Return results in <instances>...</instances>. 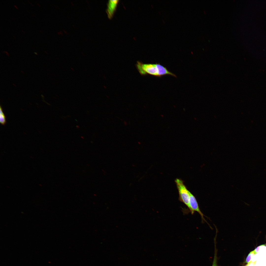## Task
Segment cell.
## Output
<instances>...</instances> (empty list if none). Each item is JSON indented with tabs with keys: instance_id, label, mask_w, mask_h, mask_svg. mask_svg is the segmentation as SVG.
I'll return each instance as SVG.
<instances>
[{
	"instance_id": "3",
	"label": "cell",
	"mask_w": 266,
	"mask_h": 266,
	"mask_svg": "<svg viewBox=\"0 0 266 266\" xmlns=\"http://www.w3.org/2000/svg\"><path fill=\"white\" fill-rule=\"evenodd\" d=\"M189 211L192 214H193L195 211L198 212L201 216L202 222H207L204 218L203 215L199 208L197 200L194 196L190 192V198L189 205L188 207Z\"/></svg>"
},
{
	"instance_id": "5",
	"label": "cell",
	"mask_w": 266,
	"mask_h": 266,
	"mask_svg": "<svg viewBox=\"0 0 266 266\" xmlns=\"http://www.w3.org/2000/svg\"><path fill=\"white\" fill-rule=\"evenodd\" d=\"M0 122L2 125H4L6 122V118L1 106L0 107Z\"/></svg>"
},
{
	"instance_id": "4",
	"label": "cell",
	"mask_w": 266,
	"mask_h": 266,
	"mask_svg": "<svg viewBox=\"0 0 266 266\" xmlns=\"http://www.w3.org/2000/svg\"><path fill=\"white\" fill-rule=\"evenodd\" d=\"M119 0H109L107 4L106 12L109 18L111 19L113 16L119 2Z\"/></svg>"
},
{
	"instance_id": "1",
	"label": "cell",
	"mask_w": 266,
	"mask_h": 266,
	"mask_svg": "<svg viewBox=\"0 0 266 266\" xmlns=\"http://www.w3.org/2000/svg\"><path fill=\"white\" fill-rule=\"evenodd\" d=\"M136 67L142 75H150L157 77L169 75L176 77L174 74L169 71L167 68L159 63H143L137 61Z\"/></svg>"
},
{
	"instance_id": "7",
	"label": "cell",
	"mask_w": 266,
	"mask_h": 266,
	"mask_svg": "<svg viewBox=\"0 0 266 266\" xmlns=\"http://www.w3.org/2000/svg\"><path fill=\"white\" fill-rule=\"evenodd\" d=\"M212 266H218L217 264V252L216 248Z\"/></svg>"
},
{
	"instance_id": "6",
	"label": "cell",
	"mask_w": 266,
	"mask_h": 266,
	"mask_svg": "<svg viewBox=\"0 0 266 266\" xmlns=\"http://www.w3.org/2000/svg\"><path fill=\"white\" fill-rule=\"evenodd\" d=\"M254 255V254L253 252V251H252L250 252L246 258V262L248 264L250 263L251 262V257Z\"/></svg>"
},
{
	"instance_id": "2",
	"label": "cell",
	"mask_w": 266,
	"mask_h": 266,
	"mask_svg": "<svg viewBox=\"0 0 266 266\" xmlns=\"http://www.w3.org/2000/svg\"><path fill=\"white\" fill-rule=\"evenodd\" d=\"M179 194V200L187 207L190 198V191L187 189L182 180L177 178L175 180Z\"/></svg>"
}]
</instances>
